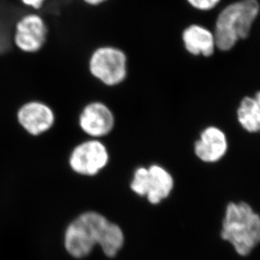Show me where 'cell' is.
I'll use <instances>...</instances> for the list:
<instances>
[{
    "label": "cell",
    "instance_id": "1",
    "mask_svg": "<svg viewBox=\"0 0 260 260\" xmlns=\"http://www.w3.org/2000/svg\"><path fill=\"white\" fill-rule=\"evenodd\" d=\"M259 15L258 0H230L224 3L214 14L211 26L217 52H232L241 42L250 39Z\"/></svg>",
    "mask_w": 260,
    "mask_h": 260
},
{
    "label": "cell",
    "instance_id": "2",
    "mask_svg": "<svg viewBox=\"0 0 260 260\" xmlns=\"http://www.w3.org/2000/svg\"><path fill=\"white\" fill-rule=\"evenodd\" d=\"M221 238L238 255H249L259 243V215L247 202H230L225 210Z\"/></svg>",
    "mask_w": 260,
    "mask_h": 260
},
{
    "label": "cell",
    "instance_id": "3",
    "mask_svg": "<svg viewBox=\"0 0 260 260\" xmlns=\"http://www.w3.org/2000/svg\"><path fill=\"white\" fill-rule=\"evenodd\" d=\"M111 221L97 211H87L73 219L63 233L64 249L75 259L88 257L101 244Z\"/></svg>",
    "mask_w": 260,
    "mask_h": 260
},
{
    "label": "cell",
    "instance_id": "4",
    "mask_svg": "<svg viewBox=\"0 0 260 260\" xmlns=\"http://www.w3.org/2000/svg\"><path fill=\"white\" fill-rule=\"evenodd\" d=\"M130 57L123 47L101 44L88 55L87 69L91 78L109 89L120 88L130 78Z\"/></svg>",
    "mask_w": 260,
    "mask_h": 260
},
{
    "label": "cell",
    "instance_id": "5",
    "mask_svg": "<svg viewBox=\"0 0 260 260\" xmlns=\"http://www.w3.org/2000/svg\"><path fill=\"white\" fill-rule=\"evenodd\" d=\"M174 186V178L159 165L138 167L133 173L130 188L139 197H146L152 205H158L170 197Z\"/></svg>",
    "mask_w": 260,
    "mask_h": 260
},
{
    "label": "cell",
    "instance_id": "6",
    "mask_svg": "<svg viewBox=\"0 0 260 260\" xmlns=\"http://www.w3.org/2000/svg\"><path fill=\"white\" fill-rule=\"evenodd\" d=\"M78 125L88 138L102 140L113 133L117 125V116L107 101L92 100L79 111Z\"/></svg>",
    "mask_w": 260,
    "mask_h": 260
},
{
    "label": "cell",
    "instance_id": "7",
    "mask_svg": "<svg viewBox=\"0 0 260 260\" xmlns=\"http://www.w3.org/2000/svg\"><path fill=\"white\" fill-rule=\"evenodd\" d=\"M110 158L108 147L103 141L88 138L74 146L68 162L75 174L92 177L100 174L108 165Z\"/></svg>",
    "mask_w": 260,
    "mask_h": 260
},
{
    "label": "cell",
    "instance_id": "8",
    "mask_svg": "<svg viewBox=\"0 0 260 260\" xmlns=\"http://www.w3.org/2000/svg\"><path fill=\"white\" fill-rule=\"evenodd\" d=\"M229 150V136L226 131L215 123L202 127L193 144L194 156L205 164L220 162L226 157Z\"/></svg>",
    "mask_w": 260,
    "mask_h": 260
},
{
    "label": "cell",
    "instance_id": "9",
    "mask_svg": "<svg viewBox=\"0 0 260 260\" xmlns=\"http://www.w3.org/2000/svg\"><path fill=\"white\" fill-rule=\"evenodd\" d=\"M179 41L184 52L193 58L210 59L217 52L212 29L202 21L185 25L180 31Z\"/></svg>",
    "mask_w": 260,
    "mask_h": 260
},
{
    "label": "cell",
    "instance_id": "10",
    "mask_svg": "<svg viewBox=\"0 0 260 260\" xmlns=\"http://www.w3.org/2000/svg\"><path fill=\"white\" fill-rule=\"evenodd\" d=\"M47 26L43 18L37 14H28L18 20L15 27L14 42L25 53H37L47 42Z\"/></svg>",
    "mask_w": 260,
    "mask_h": 260
},
{
    "label": "cell",
    "instance_id": "11",
    "mask_svg": "<svg viewBox=\"0 0 260 260\" xmlns=\"http://www.w3.org/2000/svg\"><path fill=\"white\" fill-rule=\"evenodd\" d=\"M19 125L32 137L49 132L56 121L54 111L42 101H31L20 106L17 111Z\"/></svg>",
    "mask_w": 260,
    "mask_h": 260
},
{
    "label": "cell",
    "instance_id": "12",
    "mask_svg": "<svg viewBox=\"0 0 260 260\" xmlns=\"http://www.w3.org/2000/svg\"><path fill=\"white\" fill-rule=\"evenodd\" d=\"M234 120L247 134H258L260 131V90L242 96L234 110Z\"/></svg>",
    "mask_w": 260,
    "mask_h": 260
},
{
    "label": "cell",
    "instance_id": "13",
    "mask_svg": "<svg viewBox=\"0 0 260 260\" xmlns=\"http://www.w3.org/2000/svg\"><path fill=\"white\" fill-rule=\"evenodd\" d=\"M125 243V235L122 229L117 224L111 222L106 230L103 240L100 244L104 254L108 258H114L117 255Z\"/></svg>",
    "mask_w": 260,
    "mask_h": 260
},
{
    "label": "cell",
    "instance_id": "14",
    "mask_svg": "<svg viewBox=\"0 0 260 260\" xmlns=\"http://www.w3.org/2000/svg\"><path fill=\"white\" fill-rule=\"evenodd\" d=\"M184 2L194 13L208 15L216 12L228 0H184Z\"/></svg>",
    "mask_w": 260,
    "mask_h": 260
},
{
    "label": "cell",
    "instance_id": "15",
    "mask_svg": "<svg viewBox=\"0 0 260 260\" xmlns=\"http://www.w3.org/2000/svg\"><path fill=\"white\" fill-rule=\"evenodd\" d=\"M21 2L28 7L32 8L33 10H38L44 5L46 0H20Z\"/></svg>",
    "mask_w": 260,
    "mask_h": 260
},
{
    "label": "cell",
    "instance_id": "16",
    "mask_svg": "<svg viewBox=\"0 0 260 260\" xmlns=\"http://www.w3.org/2000/svg\"><path fill=\"white\" fill-rule=\"evenodd\" d=\"M81 1L84 5L92 8L102 7L107 3L110 2V0H81Z\"/></svg>",
    "mask_w": 260,
    "mask_h": 260
}]
</instances>
